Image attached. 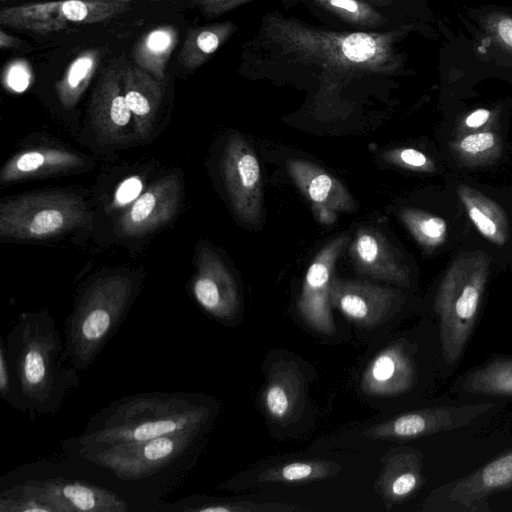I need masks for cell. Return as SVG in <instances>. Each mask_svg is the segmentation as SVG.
I'll return each instance as SVG.
<instances>
[{
	"label": "cell",
	"mask_w": 512,
	"mask_h": 512,
	"mask_svg": "<svg viewBox=\"0 0 512 512\" xmlns=\"http://www.w3.org/2000/svg\"><path fill=\"white\" fill-rule=\"evenodd\" d=\"M211 426L108 447L62 443L63 458L83 475L128 501L131 512H152L189 476Z\"/></svg>",
	"instance_id": "cell-1"
},
{
	"label": "cell",
	"mask_w": 512,
	"mask_h": 512,
	"mask_svg": "<svg viewBox=\"0 0 512 512\" xmlns=\"http://www.w3.org/2000/svg\"><path fill=\"white\" fill-rule=\"evenodd\" d=\"M5 339L9 405L31 417L54 415L80 386L60 330L47 311L22 313Z\"/></svg>",
	"instance_id": "cell-2"
},
{
	"label": "cell",
	"mask_w": 512,
	"mask_h": 512,
	"mask_svg": "<svg viewBox=\"0 0 512 512\" xmlns=\"http://www.w3.org/2000/svg\"><path fill=\"white\" fill-rule=\"evenodd\" d=\"M216 402L196 391H149L120 397L92 414L79 435L65 441L100 448L141 442L213 424Z\"/></svg>",
	"instance_id": "cell-3"
},
{
	"label": "cell",
	"mask_w": 512,
	"mask_h": 512,
	"mask_svg": "<svg viewBox=\"0 0 512 512\" xmlns=\"http://www.w3.org/2000/svg\"><path fill=\"white\" fill-rule=\"evenodd\" d=\"M132 276L113 273L96 277L78 293L64 321V346L70 364L89 369L119 330L138 293Z\"/></svg>",
	"instance_id": "cell-4"
},
{
	"label": "cell",
	"mask_w": 512,
	"mask_h": 512,
	"mask_svg": "<svg viewBox=\"0 0 512 512\" xmlns=\"http://www.w3.org/2000/svg\"><path fill=\"white\" fill-rule=\"evenodd\" d=\"M0 492L33 498L52 512H131L127 500L64 458L16 466L0 477Z\"/></svg>",
	"instance_id": "cell-5"
},
{
	"label": "cell",
	"mask_w": 512,
	"mask_h": 512,
	"mask_svg": "<svg viewBox=\"0 0 512 512\" xmlns=\"http://www.w3.org/2000/svg\"><path fill=\"white\" fill-rule=\"evenodd\" d=\"M489 275V259L480 252L458 256L439 284L434 309L444 369L458 364L477 319Z\"/></svg>",
	"instance_id": "cell-6"
},
{
	"label": "cell",
	"mask_w": 512,
	"mask_h": 512,
	"mask_svg": "<svg viewBox=\"0 0 512 512\" xmlns=\"http://www.w3.org/2000/svg\"><path fill=\"white\" fill-rule=\"evenodd\" d=\"M91 212L78 196L59 193H28L0 205V237L41 240L87 226Z\"/></svg>",
	"instance_id": "cell-7"
},
{
	"label": "cell",
	"mask_w": 512,
	"mask_h": 512,
	"mask_svg": "<svg viewBox=\"0 0 512 512\" xmlns=\"http://www.w3.org/2000/svg\"><path fill=\"white\" fill-rule=\"evenodd\" d=\"M129 6L115 0H62L32 3L3 8L0 23L3 26L48 34L68 24H93L125 12Z\"/></svg>",
	"instance_id": "cell-8"
},
{
	"label": "cell",
	"mask_w": 512,
	"mask_h": 512,
	"mask_svg": "<svg viewBox=\"0 0 512 512\" xmlns=\"http://www.w3.org/2000/svg\"><path fill=\"white\" fill-rule=\"evenodd\" d=\"M510 486H512V450L465 477L432 491L424 502V510L485 511L488 509V497Z\"/></svg>",
	"instance_id": "cell-9"
},
{
	"label": "cell",
	"mask_w": 512,
	"mask_h": 512,
	"mask_svg": "<svg viewBox=\"0 0 512 512\" xmlns=\"http://www.w3.org/2000/svg\"><path fill=\"white\" fill-rule=\"evenodd\" d=\"M221 174L233 212L254 224L262 214V180L257 156L240 134H232L223 149Z\"/></svg>",
	"instance_id": "cell-10"
},
{
	"label": "cell",
	"mask_w": 512,
	"mask_h": 512,
	"mask_svg": "<svg viewBox=\"0 0 512 512\" xmlns=\"http://www.w3.org/2000/svg\"><path fill=\"white\" fill-rule=\"evenodd\" d=\"M494 407L482 402L413 410L371 426L363 434L372 439L413 440L466 426Z\"/></svg>",
	"instance_id": "cell-11"
},
{
	"label": "cell",
	"mask_w": 512,
	"mask_h": 512,
	"mask_svg": "<svg viewBox=\"0 0 512 512\" xmlns=\"http://www.w3.org/2000/svg\"><path fill=\"white\" fill-rule=\"evenodd\" d=\"M349 242V236L338 235L316 254L310 263L297 301L304 321L314 330L330 335L335 331L331 311V289L335 263Z\"/></svg>",
	"instance_id": "cell-12"
},
{
	"label": "cell",
	"mask_w": 512,
	"mask_h": 512,
	"mask_svg": "<svg viewBox=\"0 0 512 512\" xmlns=\"http://www.w3.org/2000/svg\"><path fill=\"white\" fill-rule=\"evenodd\" d=\"M191 292L199 307L218 321L233 320L239 310L235 279L219 255L207 246L197 252Z\"/></svg>",
	"instance_id": "cell-13"
},
{
	"label": "cell",
	"mask_w": 512,
	"mask_h": 512,
	"mask_svg": "<svg viewBox=\"0 0 512 512\" xmlns=\"http://www.w3.org/2000/svg\"><path fill=\"white\" fill-rule=\"evenodd\" d=\"M401 303V293L366 281L334 277L331 304L357 325L375 327L389 318Z\"/></svg>",
	"instance_id": "cell-14"
},
{
	"label": "cell",
	"mask_w": 512,
	"mask_h": 512,
	"mask_svg": "<svg viewBox=\"0 0 512 512\" xmlns=\"http://www.w3.org/2000/svg\"><path fill=\"white\" fill-rule=\"evenodd\" d=\"M181 183L175 173L156 181L126 210L115 224L119 237H140L167 224L176 214Z\"/></svg>",
	"instance_id": "cell-15"
},
{
	"label": "cell",
	"mask_w": 512,
	"mask_h": 512,
	"mask_svg": "<svg viewBox=\"0 0 512 512\" xmlns=\"http://www.w3.org/2000/svg\"><path fill=\"white\" fill-rule=\"evenodd\" d=\"M286 167L294 183L310 201L315 217L321 223L331 224L338 213H351L358 208L348 189L318 165L290 158L286 161Z\"/></svg>",
	"instance_id": "cell-16"
},
{
	"label": "cell",
	"mask_w": 512,
	"mask_h": 512,
	"mask_svg": "<svg viewBox=\"0 0 512 512\" xmlns=\"http://www.w3.org/2000/svg\"><path fill=\"white\" fill-rule=\"evenodd\" d=\"M123 65L120 58L110 62L98 78L89 105L93 127L102 138L110 142L125 139L127 128L133 120L123 91Z\"/></svg>",
	"instance_id": "cell-17"
},
{
	"label": "cell",
	"mask_w": 512,
	"mask_h": 512,
	"mask_svg": "<svg viewBox=\"0 0 512 512\" xmlns=\"http://www.w3.org/2000/svg\"><path fill=\"white\" fill-rule=\"evenodd\" d=\"M416 381L414 350L408 342L397 341L369 362L361 378V389L370 396H395L410 391Z\"/></svg>",
	"instance_id": "cell-18"
},
{
	"label": "cell",
	"mask_w": 512,
	"mask_h": 512,
	"mask_svg": "<svg viewBox=\"0 0 512 512\" xmlns=\"http://www.w3.org/2000/svg\"><path fill=\"white\" fill-rule=\"evenodd\" d=\"M355 269L364 275L398 286H409L406 267L384 234L373 227H360L349 246Z\"/></svg>",
	"instance_id": "cell-19"
},
{
	"label": "cell",
	"mask_w": 512,
	"mask_h": 512,
	"mask_svg": "<svg viewBox=\"0 0 512 512\" xmlns=\"http://www.w3.org/2000/svg\"><path fill=\"white\" fill-rule=\"evenodd\" d=\"M122 82L133 117L134 132L140 139H145L150 134L163 98V82L135 63H124Z\"/></svg>",
	"instance_id": "cell-20"
},
{
	"label": "cell",
	"mask_w": 512,
	"mask_h": 512,
	"mask_svg": "<svg viewBox=\"0 0 512 512\" xmlns=\"http://www.w3.org/2000/svg\"><path fill=\"white\" fill-rule=\"evenodd\" d=\"M422 467V453L410 447L387 457L375 482V490L386 509L407 499L423 485Z\"/></svg>",
	"instance_id": "cell-21"
},
{
	"label": "cell",
	"mask_w": 512,
	"mask_h": 512,
	"mask_svg": "<svg viewBox=\"0 0 512 512\" xmlns=\"http://www.w3.org/2000/svg\"><path fill=\"white\" fill-rule=\"evenodd\" d=\"M304 379L298 366L291 361L275 362L263 389L262 404L275 422L286 423L302 407Z\"/></svg>",
	"instance_id": "cell-22"
},
{
	"label": "cell",
	"mask_w": 512,
	"mask_h": 512,
	"mask_svg": "<svg viewBox=\"0 0 512 512\" xmlns=\"http://www.w3.org/2000/svg\"><path fill=\"white\" fill-rule=\"evenodd\" d=\"M84 164L83 158L69 150L41 147L12 157L0 172V181L10 183L31 177L67 172Z\"/></svg>",
	"instance_id": "cell-23"
},
{
	"label": "cell",
	"mask_w": 512,
	"mask_h": 512,
	"mask_svg": "<svg viewBox=\"0 0 512 512\" xmlns=\"http://www.w3.org/2000/svg\"><path fill=\"white\" fill-rule=\"evenodd\" d=\"M456 192L478 232L495 245L506 244L509 239V223L502 208L467 184H459Z\"/></svg>",
	"instance_id": "cell-24"
},
{
	"label": "cell",
	"mask_w": 512,
	"mask_h": 512,
	"mask_svg": "<svg viewBox=\"0 0 512 512\" xmlns=\"http://www.w3.org/2000/svg\"><path fill=\"white\" fill-rule=\"evenodd\" d=\"M459 394L512 396V357H497L473 368L455 382Z\"/></svg>",
	"instance_id": "cell-25"
},
{
	"label": "cell",
	"mask_w": 512,
	"mask_h": 512,
	"mask_svg": "<svg viewBox=\"0 0 512 512\" xmlns=\"http://www.w3.org/2000/svg\"><path fill=\"white\" fill-rule=\"evenodd\" d=\"M178 42V30L168 24L156 26L135 44L134 63L159 81H164L167 63Z\"/></svg>",
	"instance_id": "cell-26"
},
{
	"label": "cell",
	"mask_w": 512,
	"mask_h": 512,
	"mask_svg": "<svg viewBox=\"0 0 512 512\" xmlns=\"http://www.w3.org/2000/svg\"><path fill=\"white\" fill-rule=\"evenodd\" d=\"M299 510L303 509L281 503H258L189 495L173 502L162 501L153 508L152 512H293Z\"/></svg>",
	"instance_id": "cell-27"
},
{
	"label": "cell",
	"mask_w": 512,
	"mask_h": 512,
	"mask_svg": "<svg viewBox=\"0 0 512 512\" xmlns=\"http://www.w3.org/2000/svg\"><path fill=\"white\" fill-rule=\"evenodd\" d=\"M100 59L101 51L97 48L82 51L55 82L57 97L64 108L71 109L78 103L95 75Z\"/></svg>",
	"instance_id": "cell-28"
},
{
	"label": "cell",
	"mask_w": 512,
	"mask_h": 512,
	"mask_svg": "<svg viewBox=\"0 0 512 512\" xmlns=\"http://www.w3.org/2000/svg\"><path fill=\"white\" fill-rule=\"evenodd\" d=\"M231 32L229 23H216L188 31L179 53V61L187 69L200 67L224 42Z\"/></svg>",
	"instance_id": "cell-29"
},
{
	"label": "cell",
	"mask_w": 512,
	"mask_h": 512,
	"mask_svg": "<svg viewBox=\"0 0 512 512\" xmlns=\"http://www.w3.org/2000/svg\"><path fill=\"white\" fill-rule=\"evenodd\" d=\"M450 150L460 163L476 167L493 162L500 156L502 140L489 129L464 133L450 143Z\"/></svg>",
	"instance_id": "cell-30"
},
{
	"label": "cell",
	"mask_w": 512,
	"mask_h": 512,
	"mask_svg": "<svg viewBox=\"0 0 512 512\" xmlns=\"http://www.w3.org/2000/svg\"><path fill=\"white\" fill-rule=\"evenodd\" d=\"M341 466L329 460H298L272 466L258 477L260 483H300L330 478Z\"/></svg>",
	"instance_id": "cell-31"
},
{
	"label": "cell",
	"mask_w": 512,
	"mask_h": 512,
	"mask_svg": "<svg viewBox=\"0 0 512 512\" xmlns=\"http://www.w3.org/2000/svg\"><path fill=\"white\" fill-rule=\"evenodd\" d=\"M399 216L414 239L426 250L436 249L446 241L448 225L445 219L415 208H403Z\"/></svg>",
	"instance_id": "cell-32"
},
{
	"label": "cell",
	"mask_w": 512,
	"mask_h": 512,
	"mask_svg": "<svg viewBox=\"0 0 512 512\" xmlns=\"http://www.w3.org/2000/svg\"><path fill=\"white\" fill-rule=\"evenodd\" d=\"M381 157L392 165L416 172L431 173L436 169L428 155L414 148H393L384 151Z\"/></svg>",
	"instance_id": "cell-33"
},
{
	"label": "cell",
	"mask_w": 512,
	"mask_h": 512,
	"mask_svg": "<svg viewBox=\"0 0 512 512\" xmlns=\"http://www.w3.org/2000/svg\"><path fill=\"white\" fill-rule=\"evenodd\" d=\"M325 2L326 6L332 8L335 13L346 20L361 25L371 24L379 20V15L372 11L367 5L357 0H319Z\"/></svg>",
	"instance_id": "cell-34"
},
{
	"label": "cell",
	"mask_w": 512,
	"mask_h": 512,
	"mask_svg": "<svg viewBox=\"0 0 512 512\" xmlns=\"http://www.w3.org/2000/svg\"><path fill=\"white\" fill-rule=\"evenodd\" d=\"M0 512H52V510L33 498L0 492Z\"/></svg>",
	"instance_id": "cell-35"
},
{
	"label": "cell",
	"mask_w": 512,
	"mask_h": 512,
	"mask_svg": "<svg viewBox=\"0 0 512 512\" xmlns=\"http://www.w3.org/2000/svg\"><path fill=\"white\" fill-rule=\"evenodd\" d=\"M31 69L27 62L17 60L7 65L3 80L7 88L14 92H22L30 85Z\"/></svg>",
	"instance_id": "cell-36"
},
{
	"label": "cell",
	"mask_w": 512,
	"mask_h": 512,
	"mask_svg": "<svg viewBox=\"0 0 512 512\" xmlns=\"http://www.w3.org/2000/svg\"><path fill=\"white\" fill-rule=\"evenodd\" d=\"M493 117V113L485 108L470 112L461 121L458 135L488 129V124L492 122Z\"/></svg>",
	"instance_id": "cell-37"
},
{
	"label": "cell",
	"mask_w": 512,
	"mask_h": 512,
	"mask_svg": "<svg viewBox=\"0 0 512 512\" xmlns=\"http://www.w3.org/2000/svg\"><path fill=\"white\" fill-rule=\"evenodd\" d=\"M142 182L139 177L132 176L125 179L115 193V203L119 206L129 204L140 196Z\"/></svg>",
	"instance_id": "cell-38"
},
{
	"label": "cell",
	"mask_w": 512,
	"mask_h": 512,
	"mask_svg": "<svg viewBox=\"0 0 512 512\" xmlns=\"http://www.w3.org/2000/svg\"><path fill=\"white\" fill-rule=\"evenodd\" d=\"M0 397L7 403L11 398V374L7 362L4 337L0 338Z\"/></svg>",
	"instance_id": "cell-39"
},
{
	"label": "cell",
	"mask_w": 512,
	"mask_h": 512,
	"mask_svg": "<svg viewBox=\"0 0 512 512\" xmlns=\"http://www.w3.org/2000/svg\"><path fill=\"white\" fill-rule=\"evenodd\" d=\"M205 15L215 16L223 13L246 0H191Z\"/></svg>",
	"instance_id": "cell-40"
},
{
	"label": "cell",
	"mask_w": 512,
	"mask_h": 512,
	"mask_svg": "<svg viewBox=\"0 0 512 512\" xmlns=\"http://www.w3.org/2000/svg\"><path fill=\"white\" fill-rule=\"evenodd\" d=\"M496 31L501 41L512 48V18H500L496 24Z\"/></svg>",
	"instance_id": "cell-41"
},
{
	"label": "cell",
	"mask_w": 512,
	"mask_h": 512,
	"mask_svg": "<svg viewBox=\"0 0 512 512\" xmlns=\"http://www.w3.org/2000/svg\"><path fill=\"white\" fill-rule=\"evenodd\" d=\"M20 44V39L15 36L0 30V48L1 49H13L17 48Z\"/></svg>",
	"instance_id": "cell-42"
},
{
	"label": "cell",
	"mask_w": 512,
	"mask_h": 512,
	"mask_svg": "<svg viewBox=\"0 0 512 512\" xmlns=\"http://www.w3.org/2000/svg\"><path fill=\"white\" fill-rule=\"evenodd\" d=\"M115 1H121V2H123V1H128V0H115Z\"/></svg>",
	"instance_id": "cell-43"
},
{
	"label": "cell",
	"mask_w": 512,
	"mask_h": 512,
	"mask_svg": "<svg viewBox=\"0 0 512 512\" xmlns=\"http://www.w3.org/2000/svg\"><path fill=\"white\" fill-rule=\"evenodd\" d=\"M2 1H6V0H2Z\"/></svg>",
	"instance_id": "cell-44"
}]
</instances>
